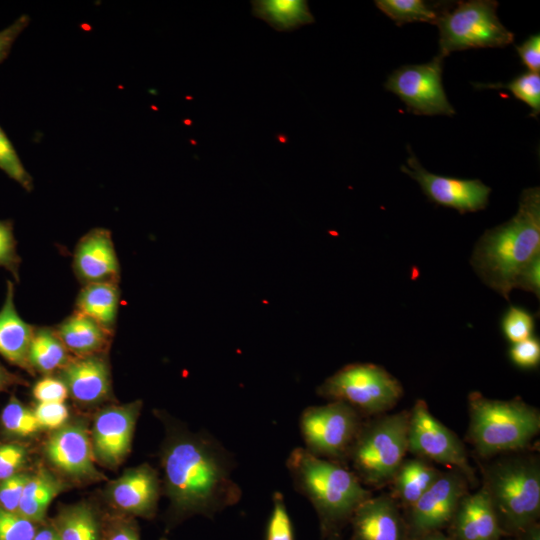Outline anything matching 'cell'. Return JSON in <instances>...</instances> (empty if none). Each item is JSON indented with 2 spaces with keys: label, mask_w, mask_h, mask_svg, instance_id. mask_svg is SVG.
<instances>
[{
  "label": "cell",
  "mask_w": 540,
  "mask_h": 540,
  "mask_svg": "<svg viewBox=\"0 0 540 540\" xmlns=\"http://www.w3.org/2000/svg\"><path fill=\"white\" fill-rule=\"evenodd\" d=\"M374 3L398 26L412 22L436 24L444 9H438V5L423 0H376Z\"/></svg>",
  "instance_id": "cell-29"
},
{
  "label": "cell",
  "mask_w": 540,
  "mask_h": 540,
  "mask_svg": "<svg viewBox=\"0 0 540 540\" xmlns=\"http://www.w3.org/2000/svg\"><path fill=\"white\" fill-rule=\"evenodd\" d=\"M498 2L493 0L458 1L453 9L445 7L435 25L439 29V55L471 48H503L514 42L497 16Z\"/></svg>",
  "instance_id": "cell-7"
},
{
  "label": "cell",
  "mask_w": 540,
  "mask_h": 540,
  "mask_svg": "<svg viewBox=\"0 0 540 540\" xmlns=\"http://www.w3.org/2000/svg\"><path fill=\"white\" fill-rule=\"evenodd\" d=\"M540 255V189L522 191L515 215L487 229L476 242L470 263L485 285L507 301L520 273Z\"/></svg>",
  "instance_id": "cell-2"
},
{
  "label": "cell",
  "mask_w": 540,
  "mask_h": 540,
  "mask_svg": "<svg viewBox=\"0 0 540 540\" xmlns=\"http://www.w3.org/2000/svg\"><path fill=\"white\" fill-rule=\"evenodd\" d=\"M317 394L330 401L345 402L361 414H379L397 404L403 388L379 365L352 363L328 377L317 388Z\"/></svg>",
  "instance_id": "cell-8"
},
{
  "label": "cell",
  "mask_w": 540,
  "mask_h": 540,
  "mask_svg": "<svg viewBox=\"0 0 540 540\" xmlns=\"http://www.w3.org/2000/svg\"><path fill=\"white\" fill-rule=\"evenodd\" d=\"M419 540H456V539H454L453 537H447L443 535L442 533H440L439 531H435V532L425 535Z\"/></svg>",
  "instance_id": "cell-48"
},
{
  "label": "cell",
  "mask_w": 540,
  "mask_h": 540,
  "mask_svg": "<svg viewBox=\"0 0 540 540\" xmlns=\"http://www.w3.org/2000/svg\"><path fill=\"white\" fill-rule=\"evenodd\" d=\"M466 480L455 470L441 473L437 481L408 509L411 538L419 540L439 531L451 521L460 500L467 494Z\"/></svg>",
  "instance_id": "cell-14"
},
{
  "label": "cell",
  "mask_w": 540,
  "mask_h": 540,
  "mask_svg": "<svg viewBox=\"0 0 540 540\" xmlns=\"http://www.w3.org/2000/svg\"><path fill=\"white\" fill-rule=\"evenodd\" d=\"M159 540H169L168 538L162 537Z\"/></svg>",
  "instance_id": "cell-50"
},
{
  "label": "cell",
  "mask_w": 540,
  "mask_h": 540,
  "mask_svg": "<svg viewBox=\"0 0 540 540\" xmlns=\"http://www.w3.org/2000/svg\"><path fill=\"white\" fill-rule=\"evenodd\" d=\"M33 540H60L59 536L51 523H42Z\"/></svg>",
  "instance_id": "cell-46"
},
{
  "label": "cell",
  "mask_w": 540,
  "mask_h": 540,
  "mask_svg": "<svg viewBox=\"0 0 540 540\" xmlns=\"http://www.w3.org/2000/svg\"><path fill=\"white\" fill-rule=\"evenodd\" d=\"M272 503L273 509L267 522L265 540H295L292 521L280 491L273 493Z\"/></svg>",
  "instance_id": "cell-34"
},
{
  "label": "cell",
  "mask_w": 540,
  "mask_h": 540,
  "mask_svg": "<svg viewBox=\"0 0 540 540\" xmlns=\"http://www.w3.org/2000/svg\"><path fill=\"white\" fill-rule=\"evenodd\" d=\"M504 534L519 535L540 514V465L536 457H501L483 471V486Z\"/></svg>",
  "instance_id": "cell-4"
},
{
  "label": "cell",
  "mask_w": 540,
  "mask_h": 540,
  "mask_svg": "<svg viewBox=\"0 0 540 540\" xmlns=\"http://www.w3.org/2000/svg\"><path fill=\"white\" fill-rule=\"evenodd\" d=\"M30 475L18 473L0 481V507L18 513L24 487Z\"/></svg>",
  "instance_id": "cell-38"
},
{
  "label": "cell",
  "mask_w": 540,
  "mask_h": 540,
  "mask_svg": "<svg viewBox=\"0 0 540 540\" xmlns=\"http://www.w3.org/2000/svg\"><path fill=\"white\" fill-rule=\"evenodd\" d=\"M54 330L67 350L76 357L104 353L114 334L76 310Z\"/></svg>",
  "instance_id": "cell-22"
},
{
  "label": "cell",
  "mask_w": 540,
  "mask_h": 540,
  "mask_svg": "<svg viewBox=\"0 0 540 540\" xmlns=\"http://www.w3.org/2000/svg\"><path fill=\"white\" fill-rule=\"evenodd\" d=\"M160 489L156 470L142 464L113 481L107 489V497L121 515L152 519L157 511Z\"/></svg>",
  "instance_id": "cell-16"
},
{
  "label": "cell",
  "mask_w": 540,
  "mask_h": 540,
  "mask_svg": "<svg viewBox=\"0 0 540 540\" xmlns=\"http://www.w3.org/2000/svg\"><path fill=\"white\" fill-rule=\"evenodd\" d=\"M509 357L520 368L532 369L537 367L540 362L539 338L532 336L512 344L509 349Z\"/></svg>",
  "instance_id": "cell-39"
},
{
  "label": "cell",
  "mask_w": 540,
  "mask_h": 540,
  "mask_svg": "<svg viewBox=\"0 0 540 540\" xmlns=\"http://www.w3.org/2000/svg\"><path fill=\"white\" fill-rule=\"evenodd\" d=\"M103 540H141L137 523L125 515L103 518Z\"/></svg>",
  "instance_id": "cell-37"
},
{
  "label": "cell",
  "mask_w": 540,
  "mask_h": 540,
  "mask_svg": "<svg viewBox=\"0 0 540 540\" xmlns=\"http://www.w3.org/2000/svg\"><path fill=\"white\" fill-rule=\"evenodd\" d=\"M441 471L421 458H405L393 480L394 500L409 509L437 481Z\"/></svg>",
  "instance_id": "cell-24"
},
{
  "label": "cell",
  "mask_w": 540,
  "mask_h": 540,
  "mask_svg": "<svg viewBox=\"0 0 540 540\" xmlns=\"http://www.w3.org/2000/svg\"><path fill=\"white\" fill-rule=\"evenodd\" d=\"M352 540H405L407 528L399 505L387 494L371 496L353 513Z\"/></svg>",
  "instance_id": "cell-18"
},
{
  "label": "cell",
  "mask_w": 540,
  "mask_h": 540,
  "mask_svg": "<svg viewBox=\"0 0 540 540\" xmlns=\"http://www.w3.org/2000/svg\"><path fill=\"white\" fill-rule=\"evenodd\" d=\"M325 540H342V538H341L340 534H338V535H332V536L326 538Z\"/></svg>",
  "instance_id": "cell-49"
},
{
  "label": "cell",
  "mask_w": 540,
  "mask_h": 540,
  "mask_svg": "<svg viewBox=\"0 0 540 540\" xmlns=\"http://www.w3.org/2000/svg\"><path fill=\"white\" fill-rule=\"evenodd\" d=\"M503 336L514 344L533 336L535 316L526 308L510 305L500 322Z\"/></svg>",
  "instance_id": "cell-32"
},
{
  "label": "cell",
  "mask_w": 540,
  "mask_h": 540,
  "mask_svg": "<svg viewBox=\"0 0 540 540\" xmlns=\"http://www.w3.org/2000/svg\"><path fill=\"white\" fill-rule=\"evenodd\" d=\"M26 459L24 446L18 443L0 444V481L18 474Z\"/></svg>",
  "instance_id": "cell-40"
},
{
  "label": "cell",
  "mask_w": 540,
  "mask_h": 540,
  "mask_svg": "<svg viewBox=\"0 0 540 540\" xmlns=\"http://www.w3.org/2000/svg\"><path fill=\"white\" fill-rule=\"evenodd\" d=\"M408 424L407 411L362 423L345 460L362 484L380 487L392 482L408 452Z\"/></svg>",
  "instance_id": "cell-6"
},
{
  "label": "cell",
  "mask_w": 540,
  "mask_h": 540,
  "mask_svg": "<svg viewBox=\"0 0 540 540\" xmlns=\"http://www.w3.org/2000/svg\"><path fill=\"white\" fill-rule=\"evenodd\" d=\"M29 22V16L23 14L11 25L0 31V63L8 57L15 40L28 26Z\"/></svg>",
  "instance_id": "cell-43"
},
{
  "label": "cell",
  "mask_w": 540,
  "mask_h": 540,
  "mask_svg": "<svg viewBox=\"0 0 540 540\" xmlns=\"http://www.w3.org/2000/svg\"><path fill=\"white\" fill-rule=\"evenodd\" d=\"M450 522L456 540H500L504 535L483 487L460 500Z\"/></svg>",
  "instance_id": "cell-20"
},
{
  "label": "cell",
  "mask_w": 540,
  "mask_h": 540,
  "mask_svg": "<svg viewBox=\"0 0 540 540\" xmlns=\"http://www.w3.org/2000/svg\"><path fill=\"white\" fill-rule=\"evenodd\" d=\"M408 452L426 461L451 467L469 481L475 480L464 445L456 434L430 413L424 400H417L409 412Z\"/></svg>",
  "instance_id": "cell-10"
},
{
  "label": "cell",
  "mask_w": 540,
  "mask_h": 540,
  "mask_svg": "<svg viewBox=\"0 0 540 540\" xmlns=\"http://www.w3.org/2000/svg\"><path fill=\"white\" fill-rule=\"evenodd\" d=\"M516 51L530 72L539 73L540 35L538 33L527 38L521 45L516 46Z\"/></svg>",
  "instance_id": "cell-44"
},
{
  "label": "cell",
  "mask_w": 540,
  "mask_h": 540,
  "mask_svg": "<svg viewBox=\"0 0 540 540\" xmlns=\"http://www.w3.org/2000/svg\"><path fill=\"white\" fill-rule=\"evenodd\" d=\"M64 487L48 470L40 469L27 481L18 513L34 523H43L50 503Z\"/></svg>",
  "instance_id": "cell-26"
},
{
  "label": "cell",
  "mask_w": 540,
  "mask_h": 540,
  "mask_svg": "<svg viewBox=\"0 0 540 540\" xmlns=\"http://www.w3.org/2000/svg\"><path fill=\"white\" fill-rule=\"evenodd\" d=\"M468 401L469 439L482 457L519 451L539 432L538 410L521 399L494 400L471 392Z\"/></svg>",
  "instance_id": "cell-5"
},
{
  "label": "cell",
  "mask_w": 540,
  "mask_h": 540,
  "mask_svg": "<svg viewBox=\"0 0 540 540\" xmlns=\"http://www.w3.org/2000/svg\"><path fill=\"white\" fill-rule=\"evenodd\" d=\"M59 373L69 395L81 404H98L111 395V372L104 353L71 359Z\"/></svg>",
  "instance_id": "cell-19"
},
{
  "label": "cell",
  "mask_w": 540,
  "mask_h": 540,
  "mask_svg": "<svg viewBox=\"0 0 540 540\" xmlns=\"http://www.w3.org/2000/svg\"><path fill=\"white\" fill-rule=\"evenodd\" d=\"M142 407L136 400L100 410L93 421L91 444L94 458L103 466L115 468L127 457Z\"/></svg>",
  "instance_id": "cell-13"
},
{
  "label": "cell",
  "mask_w": 540,
  "mask_h": 540,
  "mask_svg": "<svg viewBox=\"0 0 540 540\" xmlns=\"http://www.w3.org/2000/svg\"><path fill=\"white\" fill-rule=\"evenodd\" d=\"M54 328L35 327L29 348L31 370L42 374L60 371L72 358Z\"/></svg>",
  "instance_id": "cell-28"
},
{
  "label": "cell",
  "mask_w": 540,
  "mask_h": 540,
  "mask_svg": "<svg viewBox=\"0 0 540 540\" xmlns=\"http://www.w3.org/2000/svg\"><path fill=\"white\" fill-rule=\"evenodd\" d=\"M407 165L401 171L414 179L427 198L436 205L452 208L460 214L476 212L487 207L491 188L479 179H460L427 171L408 149Z\"/></svg>",
  "instance_id": "cell-12"
},
{
  "label": "cell",
  "mask_w": 540,
  "mask_h": 540,
  "mask_svg": "<svg viewBox=\"0 0 540 540\" xmlns=\"http://www.w3.org/2000/svg\"><path fill=\"white\" fill-rule=\"evenodd\" d=\"M1 424L4 430L16 436H30L42 428L34 411L24 406L12 396L1 412Z\"/></svg>",
  "instance_id": "cell-31"
},
{
  "label": "cell",
  "mask_w": 540,
  "mask_h": 540,
  "mask_svg": "<svg viewBox=\"0 0 540 540\" xmlns=\"http://www.w3.org/2000/svg\"><path fill=\"white\" fill-rule=\"evenodd\" d=\"M41 428L56 430L66 424L69 417L67 406L63 402H41L34 410Z\"/></svg>",
  "instance_id": "cell-41"
},
{
  "label": "cell",
  "mask_w": 540,
  "mask_h": 540,
  "mask_svg": "<svg viewBox=\"0 0 540 540\" xmlns=\"http://www.w3.org/2000/svg\"><path fill=\"white\" fill-rule=\"evenodd\" d=\"M19 382H21V380L18 377L10 373L0 364V392Z\"/></svg>",
  "instance_id": "cell-47"
},
{
  "label": "cell",
  "mask_w": 540,
  "mask_h": 540,
  "mask_svg": "<svg viewBox=\"0 0 540 540\" xmlns=\"http://www.w3.org/2000/svg\"><path fill=\"white\" fill-rule=\"evenodd\" d=\"M21 257L17 251L13 222L0 220V267L6 269L15 279L20 281Z\"/></svg>",
  "instance_id": "cell-35"
},
{
  "label": "cell",
  "mask_w": 540,
  "mask_h": 540,
  "mask_svg": "<svg viewBox=\"0 0 540 540\" xmlns=\"http://www.w3.org/2000/svg\"><path fill=\"white\" fill-rule=\"evenodd\" d=\"M515 288L540 296V255L534 258L520 273Z\"/></svg>",
  "instance_id": "cell-45"
},
{
  "label": "cell",
  "mask_w": 540,
  "mask_h": 540,
  "mask_svg": "<svg viewBox=\"0 0 540 540\" xmlns=\"http://www.w3.org/2000/svg\"><path fill=\"white\" fill-rule=\"evenodd\" d=\"M0 169L24 190H33V178L25 169L14 146L0 126Z\"/></svg>",
  "instance_id": "cell-33"
},
{
  "label": "cell",
  "mask_w": 540,
  "mask_h": 540,
  "mask_svg": "<svg viewBox=\"0 0 540 540\" xmlns=\"http://www.w3.org/2000/svg\"><path fill=\"white\" fill-rule=\"evenodd\" d=\"M45 455L61 474L74 480L102 478L94 465L91 438L83 422H72L56 429L45 444Z\"/></svg>",
  "instance_id": "cell-15"
},
{
  "label": "cell",
  "mask_w": 540,
  "mask_h": 540,
  "mask_svg": "<svg viewBox=\"0 0 540 540\" xmlns=\"http://www.w3.org/2000/svg\"><path fill=\"white\" fill-rule=\"evenodd\" d=\"M477 88L507 89L515 98L524 102L531 108L530 116L537 117L540 113V74L524 72L508 83H475Z\"/></svg>",
  "instance_id": "cell-30"
},
{
  "label": "cell",
  "mask_w": 540,
  "mask_h": 540,
  "mask_svg": "<svg viewBox=\"0 0 540 540\" xmlns=\"http://www.w3.org/2000/svg\"><path fill=\"white\" fill-rule=\"evenodd\" d=\"M6 293L0 309V355L8 362L32 371L29 348L35 327L24 321L15 306V286L6 283Z\"/></svg>",
  "instance_id": "cell-21"
},
{
  "label": "cell",
  "mask_w": 540,
  "mask_h": 540,
  "mask_svg": "<svg viewBox=\"0 0 540 540\" xmlns=\"http://www.w3.org/2000/svg\"><path fill=\"white\" fill-rule=\"evenodd\" d=\"M120 295L118 283L87 284L82 287L76 297L75 310L114 333Z\"/></svg>",
  "instance_id": "cell-23"
},
{
  "label": "cell",
  "mask_w": 540,
  "mask_h": 540,
  "mask_svg": "<svg viewBox=\"0 0 540 540\" xmlns=\"http://www.w3.org/2000/svg\"><path fill=\"white\" fill-rule=\"evenodd\" d=\"M251 3L253 15L266 21L278 31H291L314 22L307 1L259 0Z\"/></svg>",
  "instance_id": "cell-27"
},
{
  "label": "cell",
  "mask_w": 540,
  "mask_h": 540,
  "mask_svg": "<svg viewBox=\"0 0 540 540\" xmlns=\"http://www.w3.org/2000/svg\"><path fill=\"white\" fill-rule=\"evenodd\" d=\"M362 423L361 413L342 401L309 406L299 420L304 448L317 457L343 464Z\"/></svg>",
  "instance_id": "cell-9"
},
{
  "label": "cell",
  "mask_w": 540,
  "mask_h": 540,
  "mask_svg": "<svg viewBox=\"0 0 540 540\" xmlns=\"http://www.w3.org/2000/svg\"><path fill=\"white\" fill-rule=\"evenodd\" d=\"M40 524L0 507V540H33Z\"/></svg>",
  "instance_id": "cell-36"
},
{
  "label": "cell",
  "mask_w": 540,
  "mask_h": 540,
  "mask_svg": "<svg viewBox=\"0 0 540 540\" xmlns=\"http://www.w3.org/2000/svg\"><path fill=\"white\" fill-rule=\"evenodd\" d=\"M34 398L39 402H64L69 395L65 383L52 376L38 380L32 390Z\"/></svg>",
  "instance_id": "cell-42"
},
{
  "label": "cell",
  "mask_w": 540,
  "mask_h": 540,
  "mask_svg": "<svg viewBox=\"0 0 540 540\" xmlns=\"http://www.w3.org/2000/svg\"><path fill=\"white\" fill-rule=\"evenodd\" d=\"M286 468L294 489L314 507L323 539L340 534L357 507L372 496L342 463L317 457L304 447L292 449Z\"/></svg>",
  "instance_id": "cell-3"
},
{
  "label": "cell",
  "mask_w": 540,
  "mask_h": 540,
  "mask_svg": "<svg viewBox=\"0 0 540 540\" xmlns=\"http://www.w3.org/2000/svg\"><path fill=\"white\" fill-rule=\"evenodd\" d=\"M443 60L444 57L437 54L428 63L403 65L389 75L384 87L416 115L453 116L456 111L442 84Z\"/></svg>",
  "instance_id": "cell-11"
},
{
  "label": "cell",
  "mask_w": 540,
  "mask_h": 540,
  "mask_svg": "<svg viewBox=\"0 0 540 540\" xmlns=\"http://www.w3.org/2000/svg\"><path fill=\"white\" fill-rule=\"evenodd\" d=\"M72 267L83 286L93 283H119L120 263L111 231L98 227L84 234L75 247Z\"/></svg>",
  "instance_id": "cell-17"
},
{
  "label": "cell",
  "mask_w": 540,
  "mask_h": 540,
  "mask_svg": "<svg viewBox=\"0 0 540 540\" xmlns=\"http://www.w3.org/2000/svg\"><path fill=\"white\" fill-rule=\"evenodd\" d=\"M50 523L60 540H103V518L86 502L61 508Z\"/></svg>",
  "instance_id": "cell-25"
},
{
  "label": "cell",
  "mask_w": 540,
  "mask_h": 540,
  "mask_svg": "<svg viewBox=\"0 0 540 540\" xmlns=\"http://www.w3.org/2000/svg\"><path fill=\"white\" fill-rule=\"evenodd\" d=\"M160 458L171 524L194 515L213 519L240 501L242 490L232 477L233 456L209 433L167 422Z\"/></svg>",
  "instance_id": "cell-1"
}]
</instances>
